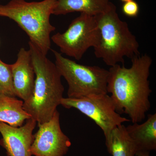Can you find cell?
<instances>
[{
    "label": "cell",
    "instance_id": "obj_1",
    "mask_svg": "<svg viewBox=\"0 0 156 156\" xmlns=\"http://www.w3.org/2000/svg\"><path fill=\"white\" fill-rule=\"evenodd\" d=\"M131 60L130 67L118 64L110 68L107 90L117 112L128 115L132 123H139L151 108L149 77L152 59L145 54Z\"/></svg>",
    "mask_w": 156,
    "mask_h": 156
},
{
    "label": "cell",
    "instance_id": "obj_2",
    "mask_svg": "<svg viewBox=\"0 0 156 156\" xmlns=\"http://www.w3.org/2000/svg\"><path fill=\"white\" fill-rule=\"evenodd\" d=\"M29 46L36 77L32 95L23 101V108L38 126L53 117L63 98L64 88L55 63L30 41Z\"/></svg>",
    "mask_w": 156,
    "mask_h": 156
},
{
    "label": "cell",
    "instance_id": "obj_3",
    "mask_svg": "<svg viewBox=\"0 0 156 156\" xmlns=\"http://www.w3.org/2000/svg\"><path fill=\"white\" fill-rule=\"evenodd\" d=\"M94 16L100 34L98 43L93 48L97 58L111 67L124 64L125 57L131 59L140 55L136 37L128 23L119 17L114 4L110 2L105 11Z\"/></svg>",
    "mask_w": 156,
    "mask_h": 156
},
{
    "label": "cell",
    "instance_id": "obj_4",
    "mask_svg": "<svg viewBox=\"0 0 156 156\" xmlns=\"http://www.w3.org/2000/svg\"><path fill=\"white\" fill-rule=\"evenodd\" d=\"M56 3V0H11L6 5H0V16L14 20L28 35L29 41L47 56L51 49L50 34L56 30L50 17Z\"/></svg>",
    "mask_w": 156,
    "mask_h": 156
},
{
    "label": "cell",
    "instance_id": "obj_5",
    "mask_svg": "<svg viewBox=\"0 0 156 156\" xmlns=\"http://www.w3.org/2000/svg\"><path fill=\"white\" fill-rule=\"evenodd\" d=\"M52 51L56 67L68 85V98H79L108 94V70L96 66L79 64L64 57L56 50Z\"/></svg>",
    "mask_w": 156,
    "mask_h": 156
},
{
    "label": "cell",
    "instance_id": "obj_6",
    "mask_svg": "<svg viewBox=\"0 0 156 156\" xmlns=\"http://www.w3.org/2000/svg\"><path fill=\"white\" fill-rule=\"evenodd\" d=\"M100 34L95 16L81 13L62 33H57L51 40L59 48L62 53L77 60L91 48H95Z\"/></svg>",
    "mask_w": 156,
    "mask_h": 156
},
{
    "label": "cell",
    "instance_id": "obj_7",
    "mask_svg": "<svg viewBox=\"0 0 156 156\" xmlns=\"http://www.w3.org/2000/svg\"><path fill=\"white\" fill-rule=\"evenodd\" d=\"M60 105L65 108H74L93 120L103 131L105 137L118 126L130 120L116 111L110 96L108 94L79 98H64Z\"/></svg>",
    "mask_w": 156,
    "mask_h": 156
},
{
    "label": "cell",
    "instance_id": "obj_8",
    "mask_svg": "<svg viewBox=\"0 0 156 156\" xmlns=\"http://www.w3.org/2000/svg\"><path fill=\"white\" fill-rule=\"evenodd\" d=\"M59 117L56 110L49 121L38 125L31 147L32 155L64 156L67 153L71 142L62 130Z\"/></svg>",
    "mask_w": 156,
    "mask_h": 156
},
{
    "label": "cell",
    "instance_id": "obj_9",
    "mask_svg": "<svg viewBox=\"0 0 156 156\" xmlns=\"http://www.w3.org/2000/svg\"><path fill=\"white\" fill-rule=\"evenodd\" d=\"M37 123L30 118L26 120L24 125L15 128L0 122V133L2 137L0 145L5 149L8 156H32L33 132Z\"/></svg>",
    "mask_w": 156,
    "mask_h": 156
},
{
    "label": "cell",
    "instance_id": "obj_10",
    "mask_svg": "<svg viewBox=\"0 0 156 156\" xmlns=\"http://www.w3.org/2000/svg\"><path fill=\"white\" fill-rule=\"evenodd\" d=\"M11 68L15 95L25 101L32 95L35 79L30 50L20 48Z\"/></svg>",
    "mask_w": 156,
    "mask_h": 156
},
{
    "label": "cell",
    "instance_id": "obj_11",
    "mask_svg": "<svg viewBox=\"0 0 156 156\" xmlns=\"http://www.w3.org/2000/svg\"><path fill=\"white\" fill-rule=\"evenodd\" d=\"M126 131L138 151L156 150V114H149L144 122L133 123L126 127Z\"/></svg>",
    "mask_w": 156,
    "mask_h": 156
},
{
    "label": "cell",
    "instance_id": "obj_12",
    "mask_svg": "<svg viewBox=\"0 0 156 156\" xmlns=\"http://www.w3.org/2000/svg\"><path fill=\"white\" fill-rule=\"evenodd\" d=\"M109 0H56L53 14L66 15L79 12L95 16L105 11Z\"/></svg>",
    "mask_w": 156,
    "mask_h": 156
},
{
    "label": "cell",
    "instance_id": "obj_13",
    "mask_svg": "<svg viewBox=\"0 0 156 156\" xmlns=\"http://www.w3.org/2000/svg\"><path fill=\"white\" fill-rule=\"evenodd\" d=\"M23 101L7 95L0 96V122L15 128L31 118L23 108Z\"/></svg>",
    "mask_w": 156,
    "mask_h": 156
},
{
    "label": "cell",
    "instance_id": "obj_14",
    "mask_svg": "<svg viewBox=\"0 0 156 156\" xmlns=\"http://www.w3.org/2000/svg\"><path fill=\"white\" fill-rule=\"evenodd\" d=\"M105 140L108 151L112 156H136V148L124 125H121L114 129L105 137Z\"/></svg>",
    "mask_w": 156,
    "mask_h": 156
},
{
    "label": "cell",
    "instance_id": "obj_15",
    "mask_svg": "<svg viewBox=\"0 0 156 156\" xmlns=\"http://www.w3.org/2000/svg\"><path fill=\"white\" fill-rule=\"evenodd\" d=\"M0 87L7 95L16 97L13 86L11 64L3 62L0 59Z\"/></svg>",
    "mask_w": 156,
    "mask_h": 156
},
{
    "label": "cell",
    "instance_id": "obj_16",
    "mask_svg": "<svg viewBox=\"0 0 156 156\" xmlns=\"http://www.w3.org/2000/svg\"><path fill=\"white\" fill-rule=\"evenodd\" d=\"M139 6L134 0L124 3L122 6V11L126 16L129 17H136L139 14Z\"/></svg>",
    "mask_w": 156,
    "mask_h": 156
},
{
    "label": "cell",
    "instance_id": "obj_17",
    "mask_svg": "<svg viewBox=\"0 0 156 156\" xmlns=\"http://www.w3.org/2000/svg\"><path fill=\"white\" fill-rule=\"evenodd\" d=\"M136 156H150L149 152L148 151H138L136 153Z\"/></svg>",
    "mask_w": 156,
    "mask_h": 156
},
{
    "label": "cell",
    "instance_id": "obj_18",
    "mask_svg": "<svg viewBox=\"0 0 156 156\" xmlns=\"http://www.w3.org/2000/svg\"><path fill=\"white\" fill-rule=\"evenodd\" d=\"M2 95H7V94H6L5 92L4 91V90L2 89V87H0V96Z\"/></svg>",
    "mask_w": 156,
    "mask_h": 156
},
{
    "label": "cell",
    "instance_id": "obj_19",
    "mask_svg": "<svg viewBox=\"0 0 156 156\" xmlns=\"http://www.w3.org/2000/svg\"><path fill=\"white\" fill-rule=\"evenodd\" d=\"M120 1H122L123 2L125 3L126 2H128V1H131V0H120Z\"/></svg>",
    "mask_w": 156,
    "mask_h": 156
}]
</instances>
